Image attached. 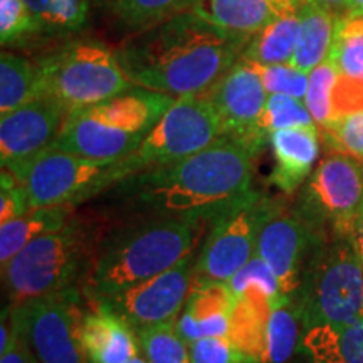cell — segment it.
Here are the masks:
<instances>
[{"instance_id":"6da1fadb","label":"cell","mask_w":363,"mask_h":363,"mask_svg":"<svg viewBox=\"0 0 363 363\" xmlns=\"http://www.w3.org/2000/svg\"><path fill=\"white\" fill-rule=\"evenodd\" d=\"M247 35L227 33L185 11L133 34L116 49L131 83L174 98L206 94L242 56Z\"/></svg>"},{"instance_id":"7a4b0ae2","label":"cell","mask_w":363,"mask_h":363,"mask_svg":"<svg viewBox=\"0 0 363 363\" xmlns=\"http://www.w3.org/2000/svg\"><path fill=\"white\" fill-rule=\"evenodd\" d=\"M257 155L224 135L187 158L128 177L118 192L157 216L214 222L252 192Z\"/></svg>"},{"instance_id":"3957f363","label":"cell","mask_w":363,"mask_h":363,"mask_svg":"<svg viewBox=\"0 0 363 363\" xmlns=\"http://www.w3.org/2000/svg\"><path fill=\"white\" fill-rule=\"evenodd\" d=\"M197 222L157 216L108 235L86 272V296L96 301L160 274L192 256Z\"/></svg>"},{"instance_id":"277c9868","label":"cell","mask_w":363,"mask_h":363,"mask_svg":"<svg viewBox=\"0 0 363 363\" xmlns=\"http://www.w3.org/2000/svg\"><path fill=\"white\" fill-rule=\"evenodd\" d=\"M175 101L174 96L133 88L67 115L56 147L94 160H118L135 153Z\"/></svg>"},{"instance_id":"5b68a950","label":"cell","mask_w":363,"mask_h":363,"mask_svg":"<svg viewBox=\"0 0 363 363\" xmlns=\"http://www.w3.org/2000/svg\"><path fill=\"white\" fill-rule=\"evenodd\" d=\"M94 249L93 233L74 217L62 229L34 239L2 267L11 305L74 288L88 272Z\"/></svg>"},{"instance_id":"8992f818","label":"cell","mask_w":363,"mask_h":363,"mask_svg":"<svg viewBox=\"0 0 363 363\" xmlns=\"http://www.w3.org/2000/svg\"><path fill=\"white\" fill-rule=\"evenodd\" d=\"M294 301L303 331L348 325L363 316V262L350 239L326 238L316 244Z\"/></svg>"},{"instance_id":"52a82bcc","label":"cell","mask_w":363,"mask_h":363,"mask_svg":"<svg viewBox=\"0 0 363 363\" xmlns=\"http://www.w3.org/2000/svg\"><path fill=\"white\" fill-rule=\"evenodd\" d=\"M11 170L24 187L30 208L79 206L138 174L133 153L118 160H94L51 145Z\"/></svg>"},{"instance_id":"ba28073f","label":"cell","mask_w":363,"mask_h":363,"mask_svg":"<svg viewBox=\"0 0 363 363\" xmlns=\"http://www.w3.org/2000/svg\"><path fill=\"white\" fill-rule=\"evenodd\" d=\"M44 96L67 111L93 106L133 88L116 51L99 40H67L38 59Z\"/></svg>"},{"instance_id":"9c48e42d","label":"cell","mask_w":363,"mask_h":363,"mask_svg":"<svg viewBox=\"0 0 363 363\" xmlns=\"http://www.w3.org/2000/svg\"><path fill=\"white\" fill-rule=\"evenodd\" d=\"M363 201V162L328 150L313 172L296 208L323 238H350Z\"/></svg>"},{"instance_id":"30bf717a","label":"cell","mask_w":363,"mask_h":363,"mask_svg":"<svg viewBox=\"0 0 363 363\" xmlns=\"http://www.w3.org/2000/svg\"><path fill=\"white\" fill-rule=\"evenodd\" d=\"M224 136L216 106L206 94L175 98L133 153L140 172L179 162Z\"/></svg>"},{"instance_id":"8fae6325","label":"cell","mask_w":363,"mask_h":363,"mask_svg":"<svg viewBox=\"0 0 363 363\" xmlns=\"http://www.w3.org/2000/svg\"><path fill=\"white\" fill-rule=\"evenodd\" d=\"M276 201L252 190L238 206L212 222L197 257L194 278L227 283L256 254L257 234Z\"/></svg>"},{"instance_id":"7c38bea8","label":"cell","mask_w":363,"mask_h":363,"mask_svg":"<svg viewBox=\"0 0 363 363\" xmlns=\"http://www.w3.org/2000/svg\"><path fill=\"white\" fill-rule=\"evenodd\" d=\"M35 363H91L79 337L81 296L76 288L13 306Z\"/></svg>"},{"instance_id":"4fadbf2b","label":"cell","mask_w":363,"mask_h":363,"mask_svg":"<svg viewBox=\"0 0 363 363\" xmlns=\"http://www.w3.org/2000/svg\"><path fill=\"white\" fill-rule=\"evenodd\" d=\"M323 238L296 207L276 201L262 222L256 242V256L264 259L279 281L284 296H296L301 286L305 257Z\"/></svg>"},{"instance_id":"5bb4252c","label":"cell","mask_w":363,"mask_h":363,"mask_svg":"<svg viewBox=\"0 0 363 363\" xmlns=\"http://www.w3.org/2000/svg\"><path fill=\"white\" fill-rule=\"evenodd\" d=\"M206 96L216 106L225 136L239 140L256 153L264 150L269 135L261 130L259 120L269 94L252 62L240 57Z\"/></svg>"},{"instance_id":"9a60e30c","label":"cell","mask_w":363,"mask_h":363,"mask_svg":"<svg viewBox=\"0 0 363 363\" xmlns=\"http://www.w3.org/2000/svg\"><path fill=\"white\" fill-rule=\"evenodd\" d=\"M192 256H189L160 274L96 301L106 303L135 330L160 325L179 318L192 288Z\"/></svg>"},{"instance_id":"2e32d148","label":"cell","mask_w":363,"mask_h":363,"mask_svg":"<svg viewBox=\"0 0 363 363\" xmlns=\"http://www.w3.org/2000/svg\"><path fill=\"white\" fill-rule=\"evenodd\" d=\"M69 111L56 99L40 96L0 118V160L12 169L56 143Z\"/></svg>"},{"instance_id":"e0dca14e","label":"cell","mask_w":363,"mask_h":363,"mask_svg":"<svg viewBox=\"0 0 363 363\" xmlns=\"http://www.w3.org/2000/svg\"><path fill=\"white\" fill-rule=\"evenodd\" d=\"M79 337L91 363H126L142 350L133 326L103 301L84 310Z\"/></svg>"},{"instance_id":"ac0fdd59","label":"cell","mask_w":363,"mask_h":363,"mask_svg":"<svg viewBox=\"0 0 363 363\" xmlns=\"http://www.w3.org/2000/svg\"><path fill=\"white\" fill-rule=\"evenodd\" d=\"M235 301L227 283L195 278L184 311L177 320V330L189 345L201 338L229 337Z\"/></svg>"},{"instance_id":"d6986e66","label":"cell","mask_w":363,"mask_h":363,"mask_svg":"<svg viewBox=\"0 0 363 363\" xmlns=\"http://www.w3.org/2000/svg\"><path fill=\"white\" fill-rule=\"evenodd\" d=\"M320 128L316 125L294 126L269 133L274 170L269 182L281 192L294 194L308 180L320 155Z\"/></svg>"},{"instance_id":"ffe728a7","label":"cell","mask_w":363,"mask_h":363,"mask_svg":"<svg viewBox=\"0 0 363 363\" xmlns=\"http://www.w3.org/2000/svg\"><path fill=\"white\" fill-rule=\"evenodd\" d=\"M303 4L305 0H195L192 11L227 33L251 38L281 13Z\"/></svg>"},{"instance_id":"44dd1931","label":"cell","mask_w":363,"mask_h":363,"mask_svg":"<svg viewBox=\"0 0 363 363\" xmlns=\"http://www.w3.org/2000/svg\"><path fill=\"white\" fill-rule=\"evenodd\" d=\"M299 352L310 363H363V316L348 325L305 330Z\"/></svg>"},{"instance_id":"7402d4cb","label":"cell","mask_w":363,"mask_h":363,"mask_svg":"<svg viewBox=\"0 0 363 363\" xmlns=\"http://www.w3.org/2000/svg\"><path fill=\"white\" fill-rule=\"evenodd\" d=\"M338 19L340 17L318 6L313 0H305L301 7L298 45L289 65L310 74L316 66L325 62L337 34Z\"/></svg>"},{"instance_id":"603a6c76","label":"cell","mask_w":363,"mask_h":363,"mask_svg":"<svg viewBox=\"0 0 363 363\" xmlns=\"http://www.w3.org/2000/svg\"><path fill=\"white\" fill-rule=\"evenodd\" d=\"M301 7L281 13L266 27L252 34L240 57L259 66L284 65L291 61L299 39Z\"/></svg>"},{"instance_id":"cb8c5ba5","label":"cell","mask_w":363,"mask_h":363,"mask_svg":"<svg viewBox=\"0 0 363 363\" xmlns=\"http://www.w3.org/2000/svg\"><path fill=\"white\" fill-rule=\"evenodd\" d=\"M72 219V207L33 208L26 216L0 225V262L2 267L40 235L62 229Z\"/></svg>"},{"instance_id":"d4e9b609","label":"cell","mask_w":363,"mask_h":363,"mask_svg":"<svg viewBox=\"0 0 363 363\" xmlns=\"http://www.w3.org/2000/svg\"><path fill=\"white\" fill-rule=\"evenodd\" d=\"M34 39H69L89 21V0H24Z\"/></svg>"},{"instance_id":"484cf974","label":"cell","mask_w":363,"mask_h":363,"mask_svg":"<svg viewBox=\"0 0 363 363\" xmlns=\"http://www.w3.org/2000/svg\"><path fill=\"white\" fill-rule=\"evenodd\" d=\"M44 96L38 61L12 52L0 56V116Z\"/></svg>"},{"instance_id":"4316f807","label":"cell","mask_w":363,"mask_h":363,"mask_svg":"<svg viewBox=\"0 0 363 363\" xmlns=\"http://www.w3.org/2000/svg\"><path fill=\"white\" fill-rule=\"evenodd\" d=\"M301 318L294 298L283 296L272 305L264 335L261 363H286L299 350Z\"/></svg>"},{"instance_id":"83f0119b","label":"cell","mask_w":363,"mask_h":363,"mask_svg":"<svg viewBox=\"0 0 363 363\" xmlns=\"http://www.w3.org/2000/svg\"><path fill=\"white\" fill-rule=\"evenodd\" d=\"M195 0H104V7L121 29L143 33L185 11H192Z\"/></svg>"},{"instance_id":"f1b7e54d","label":"cell","mask_w":363,"mask_h":363,"mask_svg":"<svg viewBox=\"0 0 363 363\" xmlns=\"http://www.w3.org/2000/svg\"><path fill=\"white\" fill-rule=\"evenodd\" d=\"M328 59L338 74L363 81V16H343Z\"/></svg>"},{"instance_id":"f546056e","label":"cell","mask_w":363,"mask_h":363,"mask_svg":"<svg viewBox=\"0 0 363 363\" xmlns=\"http://www.w3.org/2000/svg\"><path fill=\"white\" fill-rule=\"evenodd\" d=\"M177 320L135 330L142 353L150 363H192L190 345L177 330Z\"/></svg>"},{"instance_id":"4dcf8cb0","label":"cell","mask_w":363,"mask_h":363,"mask_svg":"<svg viewBox=\"0 0 363 363\" xmlns=\"http://www.w3.org/2000/svg\"><path fill=\"white\" fill-rule=\"evenodd\" d=\"M227 286L234 293L235 299L246 293H262L271 301H278L284 294L281 293L279 281L272 272L269 264L259 256H254L235 274L227 281Z\"/></svg>"},{"instance_id":"1f68e13d","label":"cell","mask_w":363,"mask_h":363,"mask_svg":"<svg viewBox=\"0 0 363 363\" xmlns=\"http://www.w3.org/2000/svg\"><path fill=\"white\" fill-rule=\"evenodd\" d=\"M316 125L310 110L303 99L288 96V94H269L264 111H262L259 126L264 133L276 130L294 128V126Z\"/></svg>"},{"instance_id":"d6a6232c","label":"cell","mask_w":363,"mask_h":363,"mask_svg":"<svg viewBox=\"0 0 363 363\" xmlns=\"http://www.w3.org/2000/svg\"><path fill=\"white\" fill-rule=\"evenodd\" d=\"M337 78L338 71L330 59H326L325 62H321L310 72L305 104L320 128L333 120L331 94H333V86L337 83Z\"/></svg>"},{"instance_id":"836d02e7","label":"cell","mask_w":363,"mask_h":363,"mask_svg":"<svg viewBox=\"0 0 363 363\" xmlns=\"http://www.w3.org/2000/svg\"><path fill=\"white\" fill-rule=\"evenodd\" d=\"M320 133L328 150L363 162V110L331 120L321 126Z\"/></svg>"},{"instance_id":"e575fe53","label":"cell","mask_w":363,"mask_h":363,"mask_svg":"<svg viewBox=\"0 0 363 363\" xmlns=\"http://www.w3.org/2000/svg\"><path fill=\"white\" fill-rule=\"evenodd\" d=\"M254 66L257 67V72H259L267 94H288V96L305 99L308 83H310L308 72L296 69L289 62L271 66Z\"/></svg>"},{"instance_id":"d590c367","label":"cell","mask_w":363,"mask_h":363,"mask_svg":"<svg viewBox=\"0 0 363 363\" xmlns=\"http://www.w3.org/2000/svg\"><path fill=\"white\" fill-rule=\"evenodd\" d=\"M192 363H259L229 337H208L190 343Z\"/></svg>"},{"instance_id":"8d00e7d4","label":"cell","mask_w":363,"mask_h":363,"mask_svg":"<svg viewBox=\"0 0 363 363\" xmlns=\"http://www.w3.org/2000/svg\"><path fill=\"white\" fill-rule=\"evenodd\" d=\"M30 39H34V29L24 0H0L2 45H17Z\"/></svg>"},{"instance_id":"74e56055","label":"cell","mask_w":363,"mask_h":363,"mask_svg":"<svg viewBox=\"0 0 363 363\" xmlns=\"http://www.w3.org/2000/svg\"><path fill=\"white\" fill-rule=\"evenodd\" d=\"M30 208L29 199L19 180L11 170L2 169V189H0V224L26 216Z\"/></svg>"},{"instance_id":"f35d334b","label":"cell","mask_w":363,"mask_h":363,"mask_svg":"<svg viewBox=\"0 0 363 363\" xmlns=\"http://www.w3.org/2000/svg\"><path fill=\"white\" fill-rule=\"evenodd\" d=\"M333 120L363 110V81L338 74L331 94Z\"/></svg>"},{"instance_id":"ab89813d","label":"cell","mask_w":363,"mask_h":363,"mask_svg":"<svg viewBox=\"0 0 363 363\" xmlns=\"http://www.w3.org/2000/svg\"><path fill=\"white\" fill-rule=\"evenodd\" d=\"M11 326L12 335L6 350L0 352V363H35V358L27 342L24 330H22L19 315L16 308L11 305Z\"/></svg>"},{"instance_id":"60d3db41","label":"cell","mask_w":363,"mask_h":363,"mask_svg":"<svg viewBox=\"0 0 363 363\" xmlns=\"http://www.w3.org/2000/svg\"><path fill=\"white\" fill-rule=\"evenodd\" d=\"M348 239H350V242L353 244V247H355L358 257H360L363 262V201L360 203V207H358L355 220H353L352 234Z\"/></svg>"},{"instance_id":"b9f144b4","label":"cell","mask_w":363,"mask_h":363,"mask_svg":"<svg viewBox=\"0 0 363 363\" xmlns=\"http://www.w3.org/2000/svg\"><path fill=\"white\" fill-rule=\"evenodd\" d=\"M313 2H316L318 6L335 13L337 17L347 16L348 7H350V0H313Z\"/></svg>"},{"instance_id":"7bdbcfd3","label":"cell","mask_w":363,"mask_h":363,"mask_svg":"<svg viewBox=\"0 0 363 363\" xmlns=\"http://www.w3.org/2000/svg\"><path fill=\"white\" fill-rule=\"evenodd\" d=\"M347 16H363V0H350Z\"/></svg>"},{"instance_id":"ee69618b","label":"cell","mask_w":363,"mask_h":363,"mask_svg":"<svg viewBox=\"0 0 363 363\" xmlns=\"http://www.w3.org/2000/svg\"><path fill=\"white\" fill-rule=\"evenodd\" d=\"M126 363H150V362L147 360V357H145L143 353H142V355H140V353H138V355L133 357V358H131V360H128Z\"/></svg>"}]
</instances>
